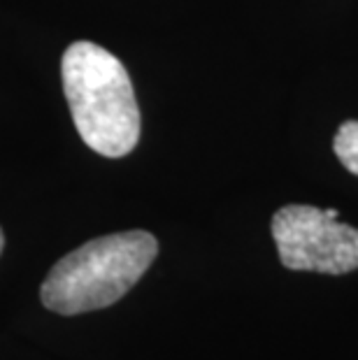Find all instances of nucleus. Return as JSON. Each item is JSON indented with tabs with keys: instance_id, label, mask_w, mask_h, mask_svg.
I'll list each match as a JSON object with an SVG mask.
<instances>
[{
	"instance_id": "1",
	"label": "nucleus",
	"mask_w": 358,
	"mask_h": 360,
	"mask_svg": "<svg viewBox=\"0 0 358 360\" xmlns=\"http://www.w3.org/2000/svg\"><path fill=\"white\" fill-rule=\"evenodd\" d=\"M60 79L87 147L108 158L131 154L140 140V107L124 63L101 44L79 40L60 58Z\"/></svg>"
},
{
	"instance_id": "2",
	"label": "nucleus",
	"mask_w": 358,
	"mask_h": 360,
	"mask_svg": "<svg viewBox=\"0 0 358 360\" xmlns=\"http://www.w3.org/2000/svg\"><path fill=\"white\" fill-rule=\"evenodd\" d=\"M156 254L158 242L147 231L89 240L49 270L40 288L42 304L63 316L110 307L142 279Z\"/></svg>"
},
{
	"instance_id": "4",
	"label": "nucleus",
	"mask_w": 358,
	"mask_h": 360,
	"mask_svg": "<svg viewBox=\"0 0 358 360\" xmlns=\"http://www.w3.org/2000/svg\"><path fill=\"white\" fill-rule=\"evenodd\" d=\"M333 149L335 156L342 160V165L358 177V121H345L340 126Z\"/></svg>"
},
{
	"instance_id": "3",
	"label": "nucleus",
	"mask_w": 358,
	"mask_h": 360,
	"mask_svg": "<svg viewBox=\"0 0 358 360\" xmlns=\"http://www.w3.org/2000/svg\"><path fill=\"white\" fill-rule=\"evenodd\" d=\"M281 265L298 272L347 274L358 270V228L312 205H286L272 217Z\"/></svg>"
},
{
	"instance_id": "5",
	"label": "nucleus",
	"mask_w": 358,
	"mask_h": 360,
	"mask_svg": "<svg viewBox=\"0 0 358 360\" xmlns=\"http://www.w3.org/2000/svg\"><path fill=\"white\" fill-rule=\"evenodd\" d=\"M3 247H5V235L0 231V254H3Z\"/></svg>"
}]
</instances>
